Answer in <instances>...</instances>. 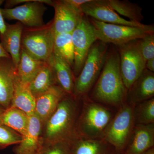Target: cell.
Instances as JSON below:
<instances>
[{"instance_id":"cell-21","label":"cell","mask_w":154,"mask_h":154,"mask_svg":"<svg viewBox=\"0 0 154 154\" xmlns=\"http://www.w3.org/2000/svg\"><path fill=\"white\" fill-rule=\"evenodd\" d=\"M35 104L36 98L28 85L21 82L17 75L10 107L18 108L29 116L34 114Z\"/></svg>"},{"instance_id":"cell-7","label":"cell","mask_w":154,"mask_h":154,"mask_svg":"<svg viewBox=\"0 0 154 154\" xmlns=\"http://www.w3.org/2000/svg\"><path fill=\"white\" fill-rule=\"evenodd\" d=\"M55 35L52 22L32 28L22 34V48L34 58L46 62L53 52Z\"/></svg>"},{"instance_id":"cell-9","label":"cell","mask_w":154,"mask_h":154,"mask_svg":"<svg viewBox=\"0 0 154 154\" xmlns=\"http://www.w3.org/2000/svg\"><path fill=\"white\" fill-rule=\"evenodd\" d=\"M52 1L30 0L21 5L11 8H1L4 19L17 20L22 25L30 28L44 26L43 15L46 10L45 5H51Z\"/></svg>"},{"instance_id":"cell-4","label":"cell","mask_w":154,"mask_h":154,"mask_svg":"<svg viewBox=\"0 0 154 154\" xmlns=\"http://www.w3.org/2000/svg\"><path fill=\"white\" fill-rule=\"evenodd\" d=\"M108 53V45L97 40L88 52L79 74L75 78L73 95L85 96L95 85L101 74Z\"/></svg>"},{"instance_id":"cell-22","label":"cell","mask_w":154,"mask_h":154,"mask_svg":"<svg viewBox=\"0 0 154 154\" xmlns=\"http://www.w3.org/2000/svg\"><path fill=\"white\" fill-rule=\"evenodd\" d=\"M45 63L34 58L21 48L20 61L17 69L18 79L28 85Z\"/></svg>"},{"instance_id":"cell-17","label":"cell","mask_w":154,"mask_h":154,"mask_svg":"<svg viewBox=\"0 0 154 154\" xmlns=\"http://www.w3.org/2000/svg\"><path fill=\"white\" fill-rule=\"evenodd\" d=\"M154 123L136 124L123 153L141 154L154 147Z\"/></svg>"},{"instance_id":"cell-36","label":"cell","mask_w":154,"mask_h":154,"mask_svg":"<svg viewBox=\"0 0 154 154\" xmlns=\"http://www.w3.org/2000/svg\"><path fill=\"white\" fill-rule=\"evenodd\" d=\"M5 110V109L2 108V107H0V114L2 113L3 112H4V110Z\"/></svg>"},{"instance_id":"cell-10","label":"cell","mask_w":154,"mask_h":154,"mask_svg":"<svg viewBox=\"0 0 154 154\" xmlns=\"http://www.w3.org/2000/svg\"><path fill=\"white\" fill-rule=\"evenodd\" d=\"M72 38L74 50L72 70L74 75L77 77L82 69L91 47L98 40L94 26L84 15L72 32Z\"/></svg>"},{"instance_id":"cell-35","label":"cell","mask_w":154,"mask_h":154,"mask_svg":"<svg viewBox=\"0 0 154 154\" xmlns=\"http://www.w3.org/2000/svg\"><path fill=\"white\" fill-rule=\"evenodd\" d=\"M141 154H154V148L152 147L149 149V150L144 152Z\"/></svg>"},{"instance_id":"cell-24","label":"cell","mask_w":154,"mask_h":154,"mask_svg":"<svg viewBox=\"0 0 154 154\" xmlns=\"http://www.w3.org/2000/svg\"><path fill=\"white\" fill-rule=\"evenodd\" d=\"M56 83L52 69L45 62L28 85V87L30 92L36 98L56 85Z\"/></svg>"},{"instance_id":"cell-34","label":"cell","mask_w":154,"mask_h":154,"mask_svg":"<svg viewBox=\"0 0 154 154\" xmlns=\"http://www.w3.org/2000/svg\"><path fill=\"white\" fill-rule=\"evenodd\" d=\"M145 68L149 71L154 72V58L151 59L147 60L146 62Z\"/></svg>"},{"instance_id":"cell-19","label":"cell","mask_w":154,"mask_h":154,"mask_svg":"<svg viewBox=\"0 0 154 154\" xmlns=\"http://www.w3.org/2000/svg\"><path fill=\"white\" fill-rule=\"evenodd\" d=\"M23 30V25L20 22L13 25L7 23L5 32L0 36L3 47L11 57L16 69L20 61Z\"/></svg>"},{"instance_id":"cell-5","label":"cell","mask_w":154,"mask_h":154,"mask_svg":"<svg viewBox=\"0 0 154 154\" xmlns=\"http://www.w3.org/2000/svg\"><path fill=\"white\" fill-rule=\"evenodd\" d=\"M89 20L94 27L98 40L107 44L112 43L116 46L141 39L154 32L153 25L140 28L108 24L91 18Z\"/></svg>"},{"instance_id":"cell-16","label":"cell","mask_w":154,"mask_h":154,"mask_svg":"<svg viewBox=\"0 0 154 154\" xmlns=\"http://www.w3.org/2000/svg\"><path fill=\"white\" fill-rule=\"evenodd\" d=\"M154 73L145 69L127 91V104L135 106L153 98Z\"/></svg>"},{"instance_id":"cell-37","label":"cell","mask_w":154,"mask_h":154,"mask_svg":"<svg viewBox=\"0 0 154 154\" xmlns=\"http://www.w3.org/2000/svg\"><path fill=\"white\" fill-rule=\"evenodd\" d=\"M117 154H124L123 152H118Z\"/></svg>"},{"instance_id":"cell-11","label":"cell","mask_w":154,"mask_h":154,"mask_svg":"<svg viewBox=\"0 0 154 154\" xmlns=\"http://www.w3.org/2000/svg\"><path fill=\"white\" fill-rule=\"evenodd\" d=\"M84 15L108 24L143 28L147 25L126 20L110 7L108 0H90L81 8Z\"/></svg>"},{"instance_id":"cell-31","label":"cell","mask_w":154,"mask_h":154,"mask_svg":"<svg viewBox=\"0 0 154 154\" xmlns=\"http://www.w3.org/2000/svg\"><path fill=\"white\" fill-rule=\"evenodd\" d=\"M5 1L0 0V36L2 35L6 30L7 23L5 22V19L2 14L1 6L4 3Z\"/></svg>"},{"instance_id":"cell-6","label":"cell","mask_w":154,"mask_h":154,"mask_svg":"<svg viewBox=\"0 0 154 154\" xmlns=\"http://www.w3.org/2000/svg\"><path fill=\"white\" fill-rule=\"evenodd\" d=\"M135 125L134 106L124 103L113 116L103 138L118 152H123Z\"/></svg>"},{"instance_id":"cell-14","label":"cell","mask_w":154,"mask_h":154,"mask_svg":"<svg viewBox=\"0 0 154 154\" xmlns=\"http://www.w3.org/2000/svg\"><path fill=\"white\" fill-rule=\"evenodd\" d=\"M70 154H117L118 152L104 138H88L75 131L68 141Z\"/></svg>"},{"instance_id":"cell-27","label":"cell","mask_w":154,"mask_h":154,"mask_svg":"<svg viewBox=\"0 0 154 154\" xmlns=\"http://www.w3.org/2000/svg\"><path fill=\"white\" fill-rule=\"evenodd\" d=\"M136 124L154 123V98L139 103L134 107Z\"/></svg>"},{"instance_id":"cell-3","label":"cell","mask_w":154,"mask_h":154,"mask_svg":"<svg viewBox=\"0 0 154 154\" xmlns=\"http://www.w3.org/2000/svg\"><path fill=\"white\" fill-rule=\"evenodd\" d=\"M85 98L77 119L75 132L88 138H103L113 117L112 112L100 103Z\"/></svg>"},{"instance_id":"cell-30","label":"cell","mask_w":154,"mask_h":154,"mask_svg":"<svg viewBox=\"0 0 154 154\" xmlns=\"http://www.w3.org/2000/svg\"><path fill=\"white\" fill-rule=\"evenodd\" d=\"M38 154H70L68 142L43 143Z\"/></svg>"},{"instance_id":"cell-23","label":"cell","mask_w":154,"mask_h":154,"mask_svg":"<svg viewBox=\"0 0 154 154\" xmlns=\"http://www.w3.org/2000/svg\"><path fill=\"white\" fill-rule=\"evenodd\" d=\"M29 116L18 108L10 107L0 114V124L14 130L23 136L28 128Z\"/></svg>"},{"instance_id":"cell-32","label":"cell","mask_w":154,"mask_h":154,"mask_svg":"<svg viewBox=\"0 0 154 154\" xmlns=\"http://www.w3.org/2000/svg\"><path fill=\"white\" fill-rule=\"evenodd\" d=\"M90 1V0H66L67 2L72 6L79 9H81V7L84 4Z\"/></svg>"},{"instance_id":"cell-8","label":"cell","mask_w":154,"mask_h":154,"mask_svg":"<svg viewBox=\"0 0 154 154\" xmlns=\"http://www.w3.org/2000/svg\"><path fill=\"white\" fill-rule=\"evenodd\" d=\"M119 57L120 72L127 90L146 69V61L139 47V39L116 46Z\"/></svg>"},{"instance_id":"cell-12","label":"cell","mask_w":154,"mask_h":154,"mask_svg":"<svg viewBox=\"0 0 154 154\" xmlns=\"http://www.w3.org/2000/svg\"><path fill=\"white\" fill-rule=\"evenodd\" d=\"M51 6L55 12L52 22L55 34L71 33L84 15L81 9L72 6L66 0L52 1Z\"/></svg>"},{"instance_id":"cell-28","label":"cell","mask_w":154,"mask_h":154,"mask_svg":"<svg viewBox=\"0 0 154 154\" xmlns=\"http://www.w3.org/2000/svg\"><path fill=\"white\" fill-rule=\"evenodd\" d=\"M22 136L8 127L0 124V150L9 146L18 144L22 141Z\"/></svg>"},{"instance_id":"cell-1","label":"cell","mask_w":154,"mask_h":154,"mask_svg":"<svg viewBox=\"0 0 154 154\" xmlns=\"http://www.w3.org/2000/svg\"><path fill=\"white\" fill-rule=\"evenodd\" d=\"M94 87L91 98L94 102L113 106H121L125 103L127 90L122 78L117 50L107 53L102 72Z\"/></svg>"},{"instance_id":"cell-33","label":"cell","mask_w":154,"mask_h":154,"mask_svg":"<svg viewBox=\"0 0 154 154\" xmlns=\"http://www.w3.org/2000/svg\"><path fill=\"white\" fill-rule=\"evenodd\" d=\"M2 58L11 59V57L3 47L0 37V59Z\"/></svg>"},{"instance_id":"cell-13","label":"cell","mask_w":154,"mask_h":154,"mask_svg":"<svg viewBox=\"0 0 154 154\" xmlns=\"http://www.w3.org/2000/svg\"><path fill=\"white\" fill-rule=\"evenodd\" d=\"M43 124L35 114L29 116L27 131L14 149L15 154H38L43 144Z\"/></svg>"},{"instance_id":"cell-2","label":"cell","mask_w":154,"mask_h":154,"mask_svg":"<svg viewBox=\"0 0 154 154\" xmlns=\"http://www.w3.org/2000/svg\"><path fill=\"white\" fill-rule=\"evenodd\" d=\"M72 95H66L43 125V143L68 142L75 131L79 105Z\"/></svg>"},{"instance_id":"cell-26","label":"cell","mask_w":154,"mask_h":154,"mask_svg":"<svg viewBox=\"0 0 154 154\" xmlns=\"http://www.w3.org/2000/svg\"><path fill=\"white\" fill-rule=\"evenodd\" d=\"M110 7L119 15L128 18L130 21L142 23L143 9L137 4L126 0H108Z\"/></svg>"},{"instance_id":"cell-25","label":"cell","mask_w":154,"mask_h":154,"mask_svg":"<svg viewBox=\"0 0 154 154\" xmlns=\"http://www.w3.org/2000/svg\"><path fill=\"white\" fill-rule=\"evenodd\" d=\"M53 52L67 62L73 69L74 63V50L72 33L55 34Z\"/></svg>"},{"instance_id":"cell-18","label":"cell","mask_w":154,"mask_h":154,"mask_svg":"<svg viewBox=\"0 0 154 154\" xmlns=\"http://www.w3.org/2000/svg\"><path fill=\"white\" fill-rule=\"evenodd\" d=\"M17 77L11 59H0V107L4 109L11 106Z\"/></svg>"},{"instance_id":"cell-29","label":"cell","mask_w":154,"mask_h":154,"mask_svg":"<svg viewBox=\"0 0 154 154\" xmlns=\"http://www.w3.org/2000/svg\"><path fill=\"white\" fill-rule=\"evenodd\" d=\"M139 47L146 62L148 60L154 58V33L139 39Z\"/></svg>"},{"instance_id":"cell-20","label":"cell","mask_w":154,"mask_h":154,"mask_svg":"<svg viewBox=\"0 0 154 154\" xmlns=\"http://www.w3.org/2000/svg\"><path fill=\"white\" fill-rule=\"evenodd\" d=\"M46 62L52 69L58 86L67 95H73L74 75L67 62L53 52Z\"/></svg>"},{"instance_id":"cell-15","label":"cell","mask_w":154,"mask_h":154,"mask_svg":"<svg viewBox=\"0 0 154 154\" xmlns=\"http://www.w3.org/2000/svg\"><path fill=\"white\" fill-rule=\"evenodd\" d=\"M66 95L67 94L59 86L56 85L36 97L34 114L43 125L54 113L59 104Z\"/></svg>"}]
</instances>
